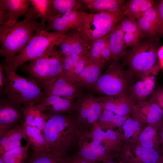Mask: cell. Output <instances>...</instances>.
<instances>
[{"label":"cell","instance_id":"obj_36","mask_svg":"<svg viewBox=\"0 0 163 163\" xmlns=\"http://www.w3.org/2000/svg\"><path fill=\"white\" fill-rule=\"evenodd\" d=\"M128 117L123 126L124 136L126 138H130L133 135V132L137 131L139 129V123L138 119Z\"/></svg>","mask_w":163,"mask_h":163},{"label":"cell","instance_id":"obj_17","mask_svg":"<svg viewBox=\"0 0 163 163\" xmlns=\"http://www.w3.org/2000/svg\"><path fill=\"white\" fill-rule=\"evenodd\" d=\"M23 123L0 135V155L22 146L23 139L26 141Z\"/></svg>","mask_w":163,"mask_h":163},{"label":"cell","instance_id":"obj_18","mask_svg":"<svg viewBox=\"0 0 163 163\" xmlns=\"http://www.w3.org/2000/svg\"><path fill=\"white\" fill-rule=\"evenodd\" d=\"M104 66L88 58L74 82L83 89H86L94 84L100 77Z\"/></svg>","mask_w":163,"mask_h":163},{"label":"cell","instance_id":"obj_49","mask_svg":"<svg viewBox=\"0 0 163 163\" xmlns=\"http://www.w3.org/2000/svg\"><path fill=\"white\" fill-rule=\"evenodd\" d=\"M80 163H94L91 161H87L86 160H83L81 161Z\"/></svg>","mask_w":163,"mask_h":163},{"label":"cell","instance_id":"obj_15","mask_svg":"<svg viewBox=\"0 0 163 163\" xmlns=\"http://www.w3.org/2000/svg\"><path fill=\"white\" fill-rule=\"evenodd\" d=\"M75 99L56 95H45L36 104L42 112L61 114L69 110Z\"/></svg>","mask_w":163,"mask_h":163},{"label":"cell","instance_id":"obj_23","mask_svg":"<svg viewBox=\"0 0 163 163\" xmlns=\"http://www.w3.org/2000/svg\"><path fill=\"white\" fill-rule=\"evenodd\" d=\"M27 143L34 152L49 151L42 131L33 126L23 123Z\"/></svg>","mask_w":163,"mask_h":163},{"label":"cell","instance_id":"obj_22","mask_svg":"<svg viewBox=\"0 0 163 163\" xmlns=\"http://www.w3.org/2000/svg\"><path fill=\"white\" fill-rule=\"evenodd\" d=\"M91 12L96 13L107 11H115L124 9L126 1L124 0H80Z\"/></svg>","mask_w":163,"mask_h":163},{"label":"cell","instance_id":"obj_29","mask_svg":"<svg viewBox=\"0 0 163 163\" xmlns=\"http://www.w3.org/2000/svg\"><path fill=\"white\" fill-rule=\"evenodd\" d=\"M29 148L27 143L26 145L17 147L0 155L5 163H24Z\"/></svg>","mask_w":163,"mask_h":163},{"label":"cell","instance_id":"obj_12","mask_svg":"<svg viewBox=\"0 0 163 163\" xmlns=\"http://www.w3.org/2000/svg\"><path fill=\"white\" fill-rule=\"evenodd\" d=\"M137 20L145 36L148 39L159 40L161 36L163 37V20L158 15L157 4L149 8Z\"/></svg>","mask_w":163,"mask_h":163},{"label":"cell","instance_id":"obj_46","mask_svg":"<svg viewBox=\"0 0 163 163\" xmlns=\"http://www.w3.org/2000/svg\"><path fill=\"white\" fill-rule=\"evenodd\" d=\"M157 10L159 17L163 20V0H161L157 4Z\"/></svg>","mask_w":163,"mask_h":163},{"label":"cell","instance_id":"obj_5","mask_svg":"<svg viewBox=\"0 0 163 163\" xmlns=\"http://www.w3.org/2000/svg\"><path fill=\"white\" fill-rule=\"evenodd\" d=\"M132 78L122 64L113 61L97 80L85 89L101 97L127 94Z\"/></svg>","mask_w":163,"mask_h":163},{"label":"cell","instance_id":"obj_32","mask_svg":"<svg viewBox=\"0 0 163 163\" xmlns=\"http://www.w3.org/2000/svg\"><path fill=\"white\" fill-rule=\"evenodd\" d=\"M107 36L94 41L90 46L87 55L89 59L95 63L100 64L101 53L105 44Z\"/></svg>","mask_w":163,"mask_h":163},{"label":"cell","instance_id":"obj_10","mask_svg":"<svg viewBox=\"0 0 163 163\" xmlns=\"http://www.w3.org/2000/svg\"><path fill=\"white\" fill-rule=\"evenodd\" d=\"M83 23L82 11H71L49 20L44 30L49 32H65L74 29L79 31Z\"/></svg>","mask_w":163,"mask_h":163},{"label":"cell","instance_id":"obj_51","mask_svg":"<svg viewBox=\"0 0 163 163\" xmlns=\"http://www.w3.org/2000/svg\"><path fill=\"white\" fill-rule=\"evenodd\" d=\"M105 163H115L113 161H107V162H106Z\"/></svg>","mask_w":163,"mask_h":163},{"label":"cell","instance_id":"obj_31","mask_svg":"<svg viewBox=\"0 0 163 163\" xmlns=\"http://www.w3.org/2000/svg\"><path fill=\"white\" fill-rule=\"evenodd\" d=\"M120 27L124 33L136 34L141 39L145 36L144 33L137 21L124 16L119 21Z\"/></svg>","mask_w":163,"mask_h":163},{"label":"cell","instance_id":"obj_50","mask_svg":"<svg viewBox=\"0 0 163 163\" xmlns=\"http://www.w3.org/2000/svg\"><path fill=\"white\" fill-rule=\"evenodd\" d=\"M0 163H5L1 155H0Z\"/></svg>","mask_w":163,"mask_h":163},{"label":"cell","instance_id":"obj_21","mask_svg":"<svg viewBox=\"0 0 163 163\" xmlns=\"http://www.w3.org/2000/svg\"><path fill=\"white\" fill-rule=\"evenodd\" d=\"M124 34L119 22L107 36L111 52V62L119 61L125 52L126 48L124 42Z\"/></svg>","mask_w":163,"mask_h":163},{"label":"cell","instance_id":"obj_6","mask_svg":"<svg viewBox=\"0 0 163 163\" xmlns=\"http://www.w3.org/2000/svg\"><path fill=\"white\" fill-rule=\"evenodd\" d=\"M65 32H52L41 30L35 34L25 48L19 53L1 62L16 72L26 62L43 56L57 45Z\"/></svg>","mask_w":163,"mask_h":163},{"label":"cell","instance_id":"obj_1","mask_svg":"<svg viewBox=\"0 0 163 163\" xmlns=\"http://www.w3.org/2000/svg\"><path fill=\"white\" fill-rule=\"evenodd\" d=\"M43 30L40 22L26 16L22 20L9 21L0 26V55L5 59L15 56L26 46L35 34Z\"/></svg>","mask_w":163,"mask_h":163},{"label":"cell","instance_id":"obj_4","mask_svg":"<svg viewBox=\"0 0 163 163\" xmlns=\"http://www.w3.org/2000/svg\"><path fill=\"white\" fill-rule=\"evenodd\" d=\"M1 66L7 78L2 95L25 107L37 104L45 96L42 89L33 80L23 77L2 63Z\"/></svg>","mask_w":163,"mask_h":163},{"label":"cell","instance_id":"obj_25","mask_svg":"<svg viewBox=\"0 0 163 163\" xmlns=\"http://www.w3.org/2000/svg\"><path fill=\"white\" fill-rule=\"evenodd\" d=\"M155 4L152 0H128L125 5L124 16L135 20L142 16Z\"/></svg>","mask_w":163,"mask_h":163},{"label":"cell","instance_id":"obj_13","mask_svg":"<svg viewBox=\"0 0 163 163\" xmlns=\"http://www.w3.org/2000/svg\"><path fill=\"white\" fill-rule=\"evenodd\" d=\"M45 95H56L75 99L83 89L75 82L62 75L43 87Z\"/></svg>","mask_w":163,"mask_h":163},{"label":"cell","instance_id":"obj_20","mask_svg":"<svg viewBox=\"0 0 163 163\" xmlns=\"http://www.w3.org/2000/svg\"><path fill=\"white\" fill-rule=\"evenodd\" d=\"M163 154L154 148L138 146L134 155H125L121 158L122 163H156Z\"/></svg>","mask_w":163,"mask_h":163},{"label":"cell","instance_id":"obj_39","mask_svg":"<svg viewBox=\"0 0 163 163\" xmlns=\"http://www.w3.org/2000/svg\"><path fill=\"white\" fill-rule=\"evenodd\" d=\"M149 100L158 104L163 111V88H158L155 90Z\"/></svg>","mask_w":163,"mask_h":163},{"label":"cell","instance_id":"obj_26","mask_svg":"<svg viewBox=\"0 0 163 163\" xmlns=\"http://www.w3.org/2000/svg\"><path fill=\"white\" fill-rule=\"evenodd\" d=\"M24 115V123L35 126L43 132L46 126V120L43 113L36 104L25 107Z\"/></svg>","mask_w":163,"mask_h":163},{"label":"cell","instance_id":"obj_48","mask_svg":"<svg viewBox=\"0 0 163 163\" xmlns=\"http://www.w3.org/2000/svg\"><path fill=\"white\" fill-rule=\"evenodd\" d=\"M156 163H163V154Z\"/></svg>","mask_w":163,"mask_h":163},{"label":"cell","instance_id":"obj_35","mask_svg":"<svg viewBox=\"0 0 163 163\" xmlns=\"http://www.w3.org/2000/svg\"><path fill=\"white\" fill-rule=\"evenodd\" d=\"M81 56L71 55L65 57L62 66V73L63 76L69 78Z\"/></svg>","mask_w":163,"mask_h":163},{"label":"cell","instance_id":"obj_34","mask_svg":"<svg viewBox=\"0 0 163 163\" xmlns=\"http://www.w3.org/2000/svg\"><path fill=\"white\" fill-rule=\"evenodd\" d=\"M128 117V116L118 115L109 110H104L98 118L101 121L111 122L120 126L123 124Z\"/></svg>","mask_w":163,"mask_h":163},{"label":"cell","instance_id":"obj_44","mask_svg":"<svg viewBox=\"0 0 163 163\" xmlns=\"http://www.w3.org/2000/svg\"><path fill=\"white\" fill-rule=\"evenodd\" d=\"M90 148L97 153L99 157L100 156L104 154L105 152V150L104 148L99 144L97 143L94 142L91 143Z\"/></svg>","mask_w":163,"mask_h":163},{"label":"cell","instance_id":"obj_41","mask_svg":"<svg viewBox=\"0 0 163 163\" xmlns=\"http://www.w3.org/2000/svg\"><path fill=\"white\" fill-rule=\"evenodd\" d=\"M81 154L85 159L90 161L96 160L99 158L97 153L91 148L83 149Z\"/></svg>","mask_w":163,"mask_h":163},{"label":"cell","instance_id":"obj_28","mask_svg":"<svg viewBox=\"0 0 163 163\" xmlns=\"http://www.w3.org/2000/svg\"><path fill=\"white\" fill-rule=\"evenodd\" d=\"M71 48V54L82 56L88 53L89 48L82 38L79 32L76 30H68Z\"/></svg>","mask_w":163,"mask_h":163},{"label":"cell","instance_id":"obj_7","mask_svg":"<svg viewBox=\"0 0 163 163\" xmlns=\"http://www.w3.org/2000/svg\"><path fill=\"white\" fill-rule=\"evenodd\" d=\"M125 8L96 13L82 11L83 23L79 31L88 47L94 41L107 36L124 16Z\"/></svg>","mask_w":163,"mask_h":163},{"label":"cell","instance_id":"obj_9","mask_svg":"<svg viewBox=\"0 0 163 163\" xmlns=\"http://www.w3.org/2000/svg\"><path fill=\"white\" fill-rule=\"evenodd\" d=\"M81 107L80 111L81 117L92 123L96 120L104 108L103 97L87 90H83L75 99Z\"/></svg>","mask_w":163,"mask_h":163},{"label":"cell","instance_id":"obj_2","mask_svg":"<svg viewBox=\"0 0 163 163\" xmlns=\"http://www.w3.org/2000/svg\"><path fill=\"white\" fill-rule=\"evenodd\" d=\"M159 40L140 41L127 50L121 58L123 65L133 76L157 75L160 69L158 57Z\"/></svg>","mask_w":163,"mask_h":163},{"label":"cell","instance_id":"obj_27","mask_svg":"<svg viewBox=\"0 0 163 163\" xmlns=\"http://www.w3.org/2000/svg\"><path fill=\"white\" fill-rule=\"evenodd\" d=\"M55 17L69 12L78 11L81 5L78 0H52Z\"/></svg>","mask_w":163,"mask_h":163},{"label":"cell","instance_id":"obj_19","mask_svg":"<svg viewBox=\"0 0 163 163\" xmlns=\"http://www.w3.org/2000/svg\"><path fill=\"white\" fill-rule=\"evenodd\" d=\"M30 1V10L25 17H29L35 20L39 18L41 28L43 30H44L46 23L49 20L55 17L52 0Z\"/></svg>","mask_w":163,"mask_h":163},{"label":"cell","instance_id":"obj_42","mask_svg":"<svg viewBox=\"0 0 163 163\" xmlns=\"http://www.w3.org/2000/svg\"><path fill=\"white\" fill-rule=\"evenodd\" d=\"M9 21L8 11L4 4L0 0V25L7 23Z\"/></svg>","mask_w":163,"mask_h":163},{"label":"cell","instance_id":"obj_37","mask_svg":"<svg viewBox=\"0 0 163 163\" xmlns=\"http://www.w3.org/2000/svg\"><path fill=\"white\" fill-rule=\"evenodd\" d=\"M93 136L94 142L98 144H100L104 138L115 140L117 137L116 133L113 131L108 130L105 132L98 128L93 132Z\"/></svg>","mask_w":163,"mask_h":163},{"label":"cell","instance_id":"obj_33","mask_svg":"<svg viewBox=\"0 0 163 163\" xmlns=\"http://www.w3.org/2000/svg\"><path fill=\"white\" fill-rule=\"evenodd\" d=\"M156 129L151 126L146 127L139 137V140L142 146L147 148H153V138L156 136Z\"/></svg>","mask_w":163,"mask_h":163},{"label":"cell","instance_id":"obj_14","mask_svg":"<svg viewBox=\"0 0 163 163\" xmlns=\"http://www.w3.org/2000/svg\"><path fill=\"white\" fill-rule=\"evenodd\" d=\"M137 119L145 120L148 123L156 125L159 128L163 124V111L159 106L149 100L135 104L132 112Z\"/></svg>","mask_w":163,"mask_h":163},{"label":"cell","instance_id":"obj_24","mask_svg":"<svg viewBox=\"0 0 163 163\" xmlns=\"http://www.w3.org/2000/svg\"><path fill=\"white\" fill-rule=\"evenodd\" d=\"M7 10L9 21L15 22L20 17L27 14L29 11L30 0H1Z\"/></svg>","mask_w":163,"mask_h":163},{"label":"cell","instance_id":"obj_30","mask_svg":"<svg viewBox=\"0 0 163 163\" xmlns=\"http://www.w3.org/2000/svg\"><path fill=\"white\" fill-rule=\"evenodd\" d=\"M60 157L50 151L34 152L29 163H65Z\"/></svg>","mask_w":163,"mask_h":163},{"label":"cell","instance_id":"obj_8","mask_svg":"<svg viewBox=\"0 0 163 163\" xmlns=\"http://www.w3.org/2000/svg\"><path fill=\"white\" fill-rule=\"evenodd\" d=\"M24 108L6 95H0V134L20 124V122H23Z\"/></svg>","mask_w":163,"mask_h":163},{"label":"cell","instance_id":"obj_16","mask_svg":"<svg viewBox=\"0 0 163 163\" xmlns=\"http://www.w3.org/2000/svg\"><path fill=\"white\" fill-rule=\"evenodd\" d=\"M102 97L104 109L119 115L128 116L135 105L126 94Z\"/></svg>","mask_w":163,"mask_h":163},{"label":"cell","instance_id":"obj_43","mask_svg":"<svg viewBox=\"0 0 163 163\" xmlns=\"http://www.w3.org/2000/svg\"><path fill=\"white\" fill-rule=\"evenodd\" d=\"M7 82V78L2 68L0 66V94L2 95Z\"/></svg>","mask_w":163,"mask_h":163},{"label":"cell","instance_id":"obj_11","mask_svg":"<svg viewBox=\"0 0 163 163\" xmlns=\"http://www.w3.org/2000/svg\"><path fill=\"white\" fill-rule=\"evenodd\" d=\"M155 75L133 76L127 95L135 104L144 101L154 91Z\"/></svg>","mask_w":163,"mask_h":163},{"label":"cell","instance_id":"obj_3","mask_svg":"<svg viewBox=\"0 0 163 163\" xmlns=\"http://www.w3.org/2000/svg\"><path fill=\"white\" fill-rule=\"evenodd\" d=\"M65 57L56 45L43 56L23 64L20 68L42 89L63 75L62 66Z\"/></svg>","mask_w":163,"mask_h":163},{"label":"cell","instance_id":"obj_38","mask_svg":"<svg viewBox=\"0 0 163 163\" xmlns=\"http://www.w3.org/2000/svg\"><path fill=\"white\" fill-rule=\"evenodd\" d=\"M141 38L137 35L130 33H124L123 40L126 48L130 46H134L137 45Z\"/></svg>","mask_w":163,"mask_h":163},{"label":"cell","instance_id":"obj_47","mask_svg":"<svg viewBox=\"0 0 163 163\" xmlns=\"http://www.w3.org/2000/svg\"><path fill=\"white\" fill-rule=\"evenodd\" d=\"M159 129L160 130V136L159 142H161V144L163 151V124Z\"/></svg>","mask_w":163,"mask_h":163},{"label":"cell","instance_id":"obj_45","mask_svg":"<svg viewBox=\"0 0 163 163\" xmlns=\"http://www.w3.org/2000/svg\"><path fill=\"white\" fill-rule=\"evenodd\" d=\"M157 54L160 69L163 71V46L159 48Z\"/></svg>","mask_w":163,"mask_h":163},{"label":"cell","instance_id":"obj_40","mask_svg":"<svg viewBox=\"0 0 163 163\" xmlns=\"http://www.w3.org/2000/svg\"><path fill=\"white\" fill-rule=\"evenodd\" d=\"M110 61L111 52L107 37L105 44L101 52L99 62L104 66L106 63Z\"/></svg>","mask_w":163,"mask_h":163}]
</instances>
